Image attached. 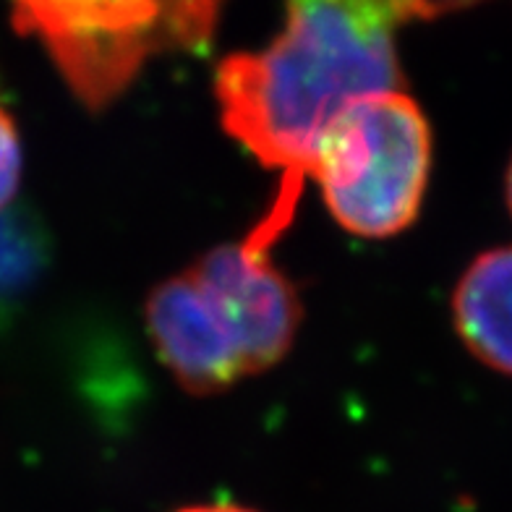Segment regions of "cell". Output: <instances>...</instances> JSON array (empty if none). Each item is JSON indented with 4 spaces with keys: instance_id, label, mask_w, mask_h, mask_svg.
I'll return each instance as SVG.
<instances>
[{
    "instance_id": "7",
    "label": "cell",
    "mask_w": 512,
    "mask_h": 512,
    "mask_svg": "<svg viewBox=\"0 0 512 512\" xmlns=\"http://www.w3.org/2000/svg\"><path fill=\"white\" fill-rule=\"evenodd\" d=\"M45 243L27 215H0V298L16 296L42 270Z\"/></svg>"
},
{
    "instance_id": "5",
    "label": "cell",
    "mask_w": 512,
    "mask_h": 512,
    "mask_svg": "<svg viewBox=\"0 0 512 512\" xmlns=\"http://www.w3.org/2000/svg\"><path fill=\"white\" fill-rule=\"evenodd\" d=\"M144 317L160 361L191 395H215L249 377L236 337L189 270L152 290Z\"/></svg>"
},
{
    "instance_id": "9",
    "label": "cell",
    "mask_w": 512,
    "mask_h": 512,
    "mask_svg": "<svg viewBox=\"0 0 512 512\" xmlns=\"http://www.w3.org/2000/svg\"><path fill=\"white\" fill-rule=\"evenodd\" d=\"M178 512H256L249 510V507H241V505H191V507H181Z\"/></svg>"
},
{
    "instance_id": "2",
    "label": "cell",
    "mask_w": 512,
    "mask_h": 512,
    "mask_svg": "<svg viewBox=\"0 0 512 512\" xmlns=\"http://www.w3.org/2000/svg\"><path fill=\"white\" fill-rule=\"evenodd\" d=\"M432 128L403 89L356 100L322 136L309 178L330 215L361 238H390L421 212Z\"/></svg>"
},
{
    "instance_id": "6",
    "label": "cell",
    "mask_w": 512,
    "mask_h": 512,
    "mask_svg": "<svg viewBox=\"0 0 512 512\" xmlns=\"http://www.w3.org/2000/svg\"><path fill=\"white\" fill-rule=\"evenodd\" d=\"M452 317L465 348L512 377V246L473 259L452 296Z\"/></svg>"
},
{
    "instance_id": "3",
    "label": "cell",
    "mask_w": 512,
    "mask_h": 512,
    "mask_svg": "<svg viewBox=\"0 0 512 512\" xmlns=\"http://www.w3.org/2000/svg\"><path fill=\"white\" fill-rule=\"evenodd\" d=\"M215 3H19L14 27L37 37L87 108L121 97L147 58L207 45Z\"/></svg>"
},
{
    "instance_id": "4",
    "label": "cell",
    "mask_w": 512,
    "mask_h": 512,
    "mask_svg": "<svg viewBox=\"0 0 512 512\" xmlns=\"http://www.w3.org/2000/svg\"><path fill=\"white\" fill-rule=\"evenodd\" d=\"M270 241L249 233L207 251L191 267L241 348L249 374L288 356L301 324V298L270 259Z\"/></svg>"
},
{
    "instance_id": "8",
    "label": "cell",
    "mask_w": 512,
    "mask_h": 512,
    "mask_svg": "<svg viewBox=\"0 0 512 512\" xmlns=\"http://www.w3.org/2000/svg\"><path fill=\"white\" fill-rule=\"evenodd\" d=\"M21 181V142L16 123L0 108V215L14 202Z\"/></svg>"
},
{
    "instance_id": "10",
    "label": "cell",
    "mask_w": 512,
    "mask_h": 512,
    "mask_svg": "<svg viewBox=\"0 0 512 512\" xmlns=\"http://www.w3.org/2000/svg\"><path fill=\"white\" fill-rule=\"evenodd\" d=\"M507 207L512 212V160H510V168H507Z\"/></svg>"
},
{
    "instance_id": "1",
    "label": "cell",
    "mask_w": 512,
    "mask_h": 512,
    "mask_svg": "<svg viewBox=\"0 0 512 512\" xmlns=\"http://www.w3.org/2000/svg\"><path fill=\"white\" fill-rule=\"evenodd\" d=\"M421 6L293 3L259 53L228 55L215 76L223 126L283 183L267 220L285 230L327 128L353 102L403 89L395 29Z\"/></svg>"
}]
</instances>
